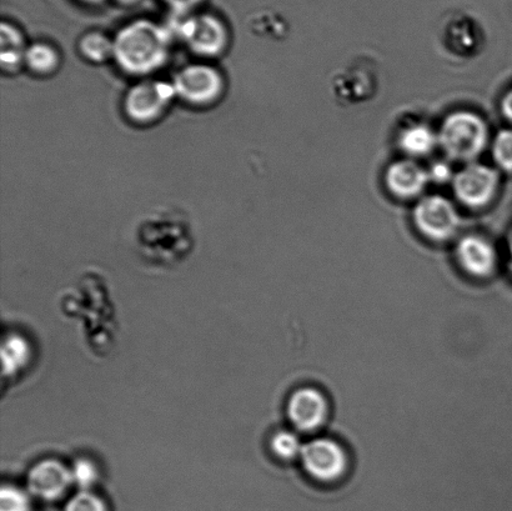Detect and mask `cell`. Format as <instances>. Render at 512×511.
<instances>
[{
    "label": "cell",
    "mask_w": 512,
    "mask_h": 511,
    "mask_svg": "<svg viewBox=\"0 0 512 511\" xmlns=\"http://www.w3.org/2000/svg\"><path fill=\"white\" fill-rule=\"evenodd\" d=\"M456 259L460 267L475 278H488L498 265L494 244L483 235L469 234L456 245Z\"/></svg>",
    "instance_id": "obj_10"
},
{
    "label": "cell",
    "mask_w": 512,
    "mask_h": 511,
    "mask_svg": "<svg viewBox=\"0 0 512 511\" xmlns=\"http://www.w3.org/2000/svg\"><path fill=\"white\" fill-rule=\"evenodd\" d=\"M175 94L177 93L173 84L157 82V80L140 83L130 89L125 97V113L134 122H153L162 117Z\"/></svg>",
    "instance_id": "obj_6"
},
{
    "label": "cell",
    "mask_w": 512,
    "mask_h": 511,
    "mask_svg": "<svg viewBox=\"0 0 512 511\" xmlns=\"http://www.w3.org/2000/svg\"><path fill=\"white\" fill-rule=\"evenodd\" d=\"M398 144L401 152L410 159L423 158L438 147V132L424 123L409 124L400 130Z\"/></svg>",
    "instance_id": "obj_13"
},
{
    "label": "cell",
    "mask_w": 512,
    "mask_h": 511,
    "mask_svg": "<svg viewBox=\"0 0 512 511\" xmlns=\"http://www.w3.org/2000/svg\"><path fill=\"white\" fill-rule=\"evenodd\" d=\"M80 53L94 63H103L114 54V43L100 33H89L80 40Z\"/></svg>",
    "instance_id": "obj_17"
},
{
    "label": "cell",
    "mask_w": 512,
    "mask_h": 511,
    "mask_svg": "<svg viewBox=\"0 0 512 511\" xmlns=\"http://www.w3.org/2000/svg\"><path fill=\"white\" fill-rule=\"evenodd\" d=\"M491 154L500 170L512 173V129L501 130L491 140Z\"/></svg>",
    "instance_id": "obj_18"
},
{
    "label": "cell",
    "mask_w": 512,
    "mask_h": 511,
    "mask_svg": "<svg viewBox=\"0 0 512 511\" xmlns=\"http://www.w3.org/2000/svg\"><path fill=\"white\" fill-rule=\"evenodd\" d=\"M72 472H69L57 460H44L30 470L28 487L30 492L45 500L62 497L72 483Z\"/></svg>",
    "instance_id": "obj_12"
},
{
    "label": "cell",
    "mask_w": 512,
    "mask_h": 511,
    "mask_svg": "<svg viewBox=\"0 0 512 511\" xmlns=\"http://www.w3.org/2000/svg\"><path fill=\"white\" fill-rule=\"evenodd\" d=\"M501 109L506 118L512 122V89L505 95L503 102H501Z\"/></svg>",
    "instance_id": "obj_25"
},
{
    "label": "cell",
    "mask_w": 512,
    "mask_h": 511,
    "mask_svg": "<svg viewBox=\"0 0 512 511\" xmlns=\"http://www.w3.org/2000/svg\"><path fill=\"white\" fill-rule=\"evenodd\" d=\"M29 344L19 335L5 340L2 348L3 370L5 375H14L28 363Z\"/></svg>",
    "instance_id": "obj_15"
},
{
    "label": "cell",
    "mask_w": 512,
    "mask_h": 511,
    "mask_svg": "<svg viewBox=\"0 0 512 511\" xmlns=\"http://www.w3.org/2000/svg\"><path fill=\"white\" fill-rule=\"evenodd\" d=\"M0 60H2V68L4 72H14L22 67L25 63V55H27V48H25L22 33L13 25L3 23L0 29Z\"/></svg>",
    "instance_id": "obj_14"
},
{
    "label": "cell",
    "mask_w": 512,
    "mask_h": 511,
    "mask_svg": "<svg viewBox=\"0 0 512 511\" xmlns=\"http://www.w3.org/2000/svg\"><path fill=\"white\" fill-rule=\"evenodd\" d=\"M511 253H512V247H511Z\"/></svg>",
    "instance_id": "obj_28"
},
{
    "label": "cell",
    "mask_w": 512,
    "mask_h": 511,
    "mask_svg": "<svg viewBox=\"0 0 512 511\" xmlns=\"http://www.w3.org/2000/svg\"><path fill=\"white\" fill-rule=\"evenodd\" d=\"M288 414L291 423L300 432L310 433L323 427L329 415L325 395L315 388L299 389L291 395Z\"/></svg>",
    "instance_id": "obj_11"
},
{
    "label": "cell",
    "mask_w": 512,
    "mask_h": 511,
    "mask_svg": "<svg viewBox=\"0 0 512 511\" xmlns=\"http://www.w3.org/2000/svg\"><path fill=\"white\" fill-rule=\"evenodd\" d=\"M413 223L424 238L435 243H445L458 234L461 218L451 200L434 194L420 198L416 203Z\"/></svg>",
    "instance_id": "obj_3"
},
{
    "label": "cell",
    "mask_w": 512,
    "mask_h": 511,
    "mask_svg": "<svg viewBox=\"0 0 512 511\" xmlns=\"http://www.w3.org/2000/svg\"><path fill=\"white\" fill-rule=\"evenodd\" d=\"M165 3L173 8L175 12L185 13L188 10L193 9L195 5H198L202 0H164Z\"/></svg>",
    "instance_id": "obj_24"
},
{
    "label": "cell",
    "mask_w": 512,
    "mask_h": 511,
    "mask_svg": "<svg viewBox=\"0 0 512 511\" xmlns=\"http://www.w3.org/2000/svg\"><path fill=\"white\" fill-rule=\"evenodd\" d=\"M179 34L194 53L204 57H215L228 44V32L224 24L208 14L185 20L180 24Z\"/></svg>",
    "instance_id": "obj_8"
},
{
    "label": "cell",
    "mask_w": 512,
    "mask_h": 511,
    "mask_svg": "<svg viewBox=\"0 0 512 511\" xmlns=\"http://www.w3.org/2000/svg\"><path fill=\"white\" fill-rule=\"evenodd\" d=\"M300 457L306 473L321 483L336 482L348 470V455L335 440H313L304 445Z\"/></svg>",
    "instance_id": "obj_5"
},
{
    "label": "cell",
    "mask_w": 512,
    "mask_h": 511,
    "mask_svg": "<svg viewBox=\"0 0 512 511\" xmlns=\"http://www.w3.org/2000/svg\"><path fill=\"white\" fill-rule=\"evenodd\" d=\"M175 93L185 102L204 105L214 102L223 92L222 75L208 65H192L175 77Z\"/></svg>",
    "instance_id": "obj_7"
},
{
    "label": "cell",
    "mask_w": 512,
    "mask_h": 511,
    "mask_svg": "<svg viewBox=\"0 0 512 511\" xmlns=\"http://www.w3.org/2000/svg\"><path fill=\"white\" fill-rule=\"evenodd\" d=\"M430 182L444 183L453 180L454 175L450 173L448 165L439 163L430 169Z\"/></svg>",
    "instance_id": "obj_23"
},
{
    "label": "cell",
    "mask_w": 512,
    "mask_h": 511,
    "mask_svg": "<svg viewBox=\"0 0 512 511\" xmlns=\"http://www.w3.org/2000/svg\"><path fill=\"white\" fill-rule=\"evenodd\" d=\"M65 511H107L105 504L95 495L83 492L75 495L65 507Z\"/></svg>",
    "instance_id": "obj_22"
},
{
    "label": "cell",
    "mask_w": 512,
    "mask_h": 511,
    "mask_svg": "<svg viewBox=\"0 0 512 511\" xmlns=\"http://www.w3.org/2000/svg\"><path fill=\"white\" fill-rule=\"evenodd\" d=\"M384 179L389 193L400 200L420 199L430 183L428 170L410 158L391 163Z\"/></svg>",
    "instance_id": "obj_9"
},
{
    "label": "cell",
    "mask_w": 512,
    "mask_h": 511,
    "mask_svg": "<svg viewBox=\"0 0 512 511\" xmlns=\"http://www.w3.org/2000/svg\"><path fill=\"white\" fill-rule=\"evenodd\" d=\"M273 452L279 458L284 460H291L301 454L303 445L295 434L289 432H280L275 435L273 442H271Z\"/></svg>",
    "instance_id": "obj_19"
},
{
    "label": "cell",
    "mask_w": 512,
    "mask_h": 511,
    "mask_svg": "<svg viewBox=\"0 0 512 511\" xmlns=\"http://www.w3.org/2000/svg\"><path fill=\"white\" fill-rule=\"evenodd\" d=\"M0 511H30L27 495L13 487H4L0 493Z\"/></svg>",
    "instance_id": "obj_20"
},
{
    "label": "cell",
    "mask_w": 512,
    "mask_h": 511,
    "mask_svg": "<svg viewBox=\"0 0 512 511\" xmlns=\"http://www.w3.org/2000/svg\"><path fill=\"white\" fill-rule=\"evenodd\" d=\"M113 57L125 72L143 75L162 67L168 58V30L148 20L123 28L114 40Z\"/></svg>",
    "instance_id": "obj_1"
},
{
    "label": "cell",
    "mask_w": 512,
    "mask_h": 511,
    "mask_svg": "<svg viewBox=\"0 0 512 511\" xmlns=\"http://www.w3.org/2000/svg\"><path fill=\"white\" fill-rule=\"evenodd\" d=\"M72 477L75 483L82 489H88L92 487L97 480V469L87 459L78 460L74 464L72 470Z\"/></svg>",
    "instance_id": "obj_21"
},
{
    "label": "cell",
    "mask_w": 512,
    "mask_h": 511,
    "mask_svg": "<svg viewBox=\"0 0 512 511\" xmlns=\"http://www.w3.org/2000/svg\"><path fill=\"white\" fill-rule=\"evenodd\" d=\"M84 2H88V3H99V2H102V0H84Z\"/></svg>",
    "instance_id": "obj_27"
},
{
    "label": "cell",
    "mask_w": 512,
    "mask_h": 511,
    "mask_svg": "<svg viewBox=\"0 0 512 511\" xmlns=\"http://www.w3.org/2000/svg\"><path fill=\"white\" fill-rule=\"evenodd\" d=\"M451 183L459 203L466 208L480 210L493 203L499 193L501 180L498 169L473 162L455 173Z\"/></svg>",
    "instance_id": "obj_4"
},
{
    "label": "cell",
    "mask_w": 512,
    "mask_h": 511,
    "mask_svg": "<svg viewBox=\"0 0 512 511\" xmlns=\"http://www.w3.org/2000/svg\"><path fill=\"white\" fill-rule=\"evenodd\" d=\"M439 147L451 160L475 162L491 144L486 120L471 110H456L443 120L438 132Z\"/></svg>",
    "instance_id": "obj_2"
},
{
    "label": "cell",
    "mask_w": 512,
    "mask_h": 511,
    "mask_svg": "<svg viewBox=\"0 0 512 511\" xmlns=\"http://www.w3.org/2000/svg\"><path fill=\"white\" fill-rule=\"evenodd\" d=\"M59 54L49 44L37 43L28 48L25 63L34 73L45 75L59 67Z\"/></svg>",
    "instance_id": "obj_16"
},
{
    "label": "cell",
    "mask_w": 512,
    "mask_h": 511,
    "mask_svg": "<svg viewBox=\"0 0 512 511\" xmlns=\"http://www.w3.org/2000/svg\"><path fill=\"white\" fill-rule=\"evenodd\" d=\"M119 2H122V3H125V4H130V3L138 2V0H119Z\"/></svg>",
    "instance_id": "obj_26"
}]
</instances>
